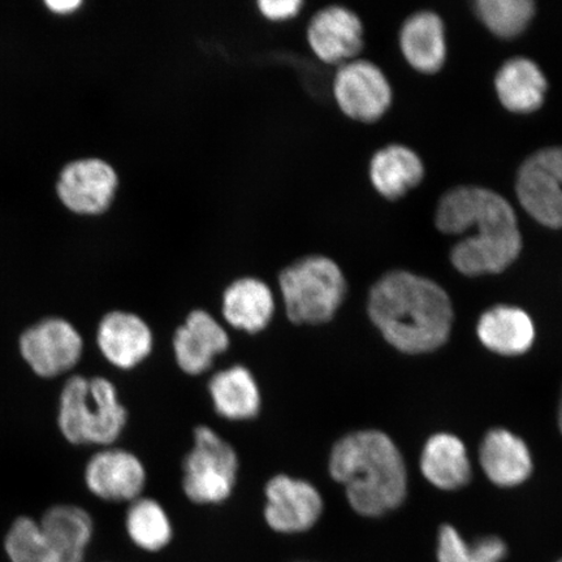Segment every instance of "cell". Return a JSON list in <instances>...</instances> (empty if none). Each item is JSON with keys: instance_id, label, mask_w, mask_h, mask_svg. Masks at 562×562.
Listing matches in <instances>:
<instances>
[{"instance_id": "6da1fadb", "label": "cell", "mask_w": 562, "mask_h": 562, "mask_svg": "<svg viewBox=\"0 0 562 562\" xmlns=\"http://www.w3.org/2000/svg\"><path fill=\"white\" fill-rule=\"evenodd\" d=\"M435 223L446 235L473 232L451 252L454 269L463 276L501 273L521 255L522 235L516 211L503 195L490 189H452L439 201Z\"/></svg>"}, {"instance_id": "7a4b0ae2", "label": "cell", "mask_w": 562, "mask_h": 562, "mask_svg": "<svg viewBox=\"0 0 562 562\" xmlns=\"http://www.w3.org/2000/svg\"><path fill=\"white\" fill-rule=\"evenodd\" d=\"M368 311L384 339L405 353L435 350L451 333L453 308L447 292L412 272L393 271L378 280Z\"/></svg>"}, {"instance_id": "3957f363", "label": "cell", "mask_w": 562, "mask_h": 562, "mask_svg": "<svg viewBox=\"0 0 562 562\" xmlns=\"http://www.w3.org/2000/svg\"><path fill=\"white\" fill-rule=\"evenodd\" d=\"M328 472L346 487L351 509L363 517L383 516L404 502L407 481L403 456L381 431L351 432L336 441Z\"/></svg>"}, {"instance_id": "277c9868", "label": "cell", "mask_w": 562, "mask_h": 562, "mask_svg": "<svg viewBox=\"0 0 562 562\" xmlns=\"http://www.w3.org/2000/svg\"><path fill=\"white\" fill-rule=\"evenodd\" d=\"M58 424L75 446L111 447L122 437L128 412L108 378H69L61 391Z\"/></svg>"}, {"instance_id": "5b68a950", "label": "cell", "mask_w": 562, "mask_h": 562, "mask_svg": "<svg viewBox=\"0 0 562 562\" xmlns=\"http://www.w3.org/2000/svg\"><path fill=\"white\" fill-rule=\"evenodd\" d=\"M279 288L286 318L297 326L325 325L347 296L340 266L325 256H307L285 267Z\"/></svg>"}, {"instance_id": "8992f818", "label": "cell", "mask_w": 562, "mask_h": 562, "mask_svg": "<svg viewBox=\"0 0 562 562\" xmlns=\"http://www.w3.org/2000/svg\"><path fill=\"white\" fill-rule=\"evenodd\" d=\"M240 459L234 446L214 428H194L193 446L182 461V492L196 505H221L236 488Z\"/></svg>"}, {"instance_id": "52a82bcc", "label": "cell", "mask_w": 562, "mask_h": 562, "mask_svg": "<svg viewBox=\"0 0 562 562\" xmlns=\"http://www.w3.org/2000/svg\"><path fill=\"white\" fill-rule=\"evenodd\" d=\"M516 193L533 221L562 229V146L546 147L524 161L517 173Z\"/></svg>"}, {"instance_id": "ba28073f", "label": "cell", "mask_w": 562, "mask_h": 562, "mask_svg": "<svg viewBox=\"0 0 562 562\" xmlns=\"http://www.w3.org/2000/svg\"><path fill=\"white\" fill-rule=\"evenodd\" d=\"M265 498V522L283 536L312 530L325 510V501L313 483L288 474L267 481Z\"/></svg>"}, {"instance_id": "9c48e42d", "label": "cell", "mask_w": 562, "mask_h": 562, "mask_svg": "<svg viewBox=\"0 0 562 562\" xmlns=\"http://www.w3.org/2000/svg\"><path fill=\"white\" fill-rule=\"evenodd\" d=\"M334 98L344 115L360 123H374L390 110L393 93L389 79L375 63L355 59L337 68Z\"/></svg>"}, {"instance_id": "30bf717a", "label": "cell", "mask_w": 562, "mask_h": 562, "mask_svg": "<svg viewBox=\"0 0 562 562\" xmlns=\"http://www.w3.org/2000/svg\"><path fill=\"white\" fill-rule=\"evenodd\" d=\"M20 353L35 374L55 378L66 374L80 362L83 340L72 323L47 318L21 335Z\"/></svg>"}, {"instance_id": "8fae6325", "label": "cell", "mask_w": 562, "mask_h": 562, "mask_svg": "<svg viewBox=\"0 0 562 562\" xmlns=\"http://www.w3.org/2000/svg\"><path fill=\"white\" fill-rule=\"evenodd\" d=\"M86 484L95 497L110 503H132L144 496L147 472L139 457L123 448L104 447L87 463Z\"/></svg>"}, {"instance_id": "7c38bea8", "label": "cell", "mask_w": 562, "mask_h": 562, "mask_svg": "<svg viewBox=\"0 0 562 562\" xmlns=\"http://www.w3.org/2000/svg\"><path fill=\"white\" fill-rule=\"evenodd\" d=\"M231 337L226 326L203 308L189 313L176 329L172 350L176 364L187 375L205 374L217 357L226 353Z\"/></svg>"}, {"instance_id": "4fadbf2b", "label": "cell", "mask_w": 562, "mask_h": 562, "mask_svg": "<svg viewBox=\"0 0 562 562\" xmlns=\"http://www.w3.org/2000/svg\"><path fill=\"white\" fill-rule=\"evenodd\" d=\"M306 37L316 58L340 67L357 59L362 52L364 30L355 11L342 5H328L312 18Z\"/></svg>"}, {"instance_id": "5bb4252c", "label": "cell", "mask_w": 562, "mask_h": 562, "mask_svg": "<svg viewBox=\"0 0 562 562\" xmlns=\"http://www.w3.org/2000/svg\"><path fill=\"white\" fill-rule=\"evenodd\" d=\"M117 186V175L108 161L89 158L76 160L63 170L58 193L74 213L98 215L111 206Z\"/></svg>"}, {"instance_id": "9a60e30c", "label": "cell", "mask_w": 562, "mask_h": 562, "mask_svg": "<svg viewBox=\"0 0 562 562\" xmlns=\"http://www.w3.org/2000/svg\"><path fill=\"white\" fill-rule=\"evenodd\" d=\"M97 346L112 367L123 371L135 370L153 353V329L136 313L110 312L98 325Z\"/></svg>"}, {"instance_id": "2e32d148", "label": "cell", "mask_w": 562, "mask_h": 562, "mask_svg": "<svg viewBox=\"0 0 562 562\" xmlns=\"http://www.w3.org/2000/svg\"><path fill=\"white\" fill-rule=\"evenodd\" d=\"M277 313V300L263 280L245 277L232 281L222 296V315L226 325L249 335L261 334Z\"/></svg>"}, {"instance_id": "e0dca14e", "label": "cell", "mask_w": 562, "mask_h": 562, "mask_svg": "<svg viewBox=\"0 0 562 562\" xmlns=\"http://www.w3.org/2000/svg\"><path fill=\"white\" fill-rule=\"evenodd\" d=\"M400 50L417 72L438 74L447 60L446 26L438 13L419 11L404 21L400 31Z\"/></svg>"}, {"instance_id": "ac0fdd59", "label": "cell", "mask_w": 562, "mask_h": 562, "mask_svg": "<svg viewBox=\"0 0 562 562\" xmlns=\"http://www.w3.org/2000/svg\"><path fill=\"white\" fill-rule=\"evenodd\" d=\"M217 416L231 422L255 419L262 409V392L255 374L244 364L216 371L207 384Z\"/></svg>"}, {"instance_id": "d6986e66", "label": "cell", "mask_w": 562, "mask_h": 562, "mask_svg": "<svg viewBox=\"0 0 562 562\" xmlns=\"http://www.w3.org/2000/svg\"><path fill=\"white\" fill-rule=\"evenodd\" d=\"M495 90L504 109L513 114L529 115L542 108L548 81L536 61L517 56L497 70Z\"/></svg>"}, {"instance_id": "ffe728a7", "label": "cell", "mask_w": 562, "mask_h": 562, "mask_svg": "<svg viewBox=\"0 0 562 562\" xmlns=\"http://www.w3.org/2000/svg\"><path fill=\"white\" fill-rule=\"evenodd\" d=\"M425 165L418 154L405 145L384 146L371 158L372 187L385 200L397 201L425 179Z\"/></svg>"}, {"instance_id": "44dd1931", "label": "cell", "mask_w": 562, "mask_h": 562, "mask_svg": "<svg viewBox=\"0 0 562 562\" xmlns=\"http://www.w3.org/2000/svg\"><path fill=\"white\" fill-rule=\"evenodd\" d=\"M481 463L488 480L502 487L518 486L532 472L529 448L507 430H492L481 446Z\"/></svg>"}, {"instance_id": "7402d4cb", "label": "cell", "mask_w": 562, "mask_h": 562, "mask_svg": "<svg viewBox=\"0 0 562 562\" xmlns=\"http://www.w3.org/2000/svg\"><path fill=\"white\" fill-rule=\"evenodd\" d=\"M477 336L484 347L503 356H518L529 350L536 328L521 308L496 306L481 316Z\"/></svg>"}, {"instance_id": "603a6c76", "label": "cell", "mask_w": 562, "mask_h": 562, "mask_svg": "<svg viewBox=\"0 0 562 562\" xmlns=\"http://www.w3.org/2000/svg\"><path fill=\"white\" fill-rule=\"evenodd\" d=\"M420 469L426 480L441 490L465 486L472 475L465 446L449 434L435 435L427 441Z\"/></svg>"}, {"instance_id": "cb8c5ba5", "label": "cell", "mask_w": 562, "mask_h": 562, "mask_svg": "<svg viewBox=\"0 0 562 562\" xmlns=\"http://www.w3.org/2000/svg\"><path fill=\"white\" fill-rule=\"evenodd\" d=\"M40 526L53 544L68 558L83 562L94 536V521L76 505L61 504L45 512Z\"/></svg>"}, {"instance_id": "d4e9b609", "label": "cell", "mask_w": 562, "mask_h": 562, "mask_svg": "<svg viewBox=\"0 0 562 562\" xmlns=\"http://www.w3.org/2000/svg\"><path fill=\"white\" fill-rule=\"evenodd\" d=\"M125 530L139 550L156 553L172 542L173 526L164 505L156 498L140 496L130 503Z\"/></svg>"}, {"instance_id": "484cf974", "label": "cell", "mask_w": 562, "mask_h": 562, "mask_svg": "<svg viewBox=\"0 0 562 562\" xmlns=\"http://www.w3.org/2000/svg\"><path fill=\"white\" fill-rule=\"evenodd\" d=\"M4 551L10 562H80L60 552L31 517L13 521L4 539Z\"/></svg>"}, {"instance_id": "4316f807", "label": "cell", "mask_w": 562, "mask_h": 562, "mask_svg": "<svg viewBox=\"0 0 562 562\" xmlns=\"http://www.w3.org/2000/svg\"><path fill=\"white\" fill-rule=\"evenodd\" d=\"M474 7L481 23L503 40L521 35L537 12L536 4L530 0H480Z\"/></svg>"}, {"instance_id": "83f0119b", "label": "cell", "mask_w": 562, "mask_h": 562, "mask_svg": "<svg viewBox=\"0 0 562 562\" xmlns=\"http://www.w3.org/2000/svg\"><path fill=\"white\" fill-rule=\"evenodd\" d=\"M507 557V546L501 538L487 537L468 544L452 526L439 531V562H502Z\"/></svg>"}, {"instance_id": "f1b7e54d", "label": "cell", "mask_w": 562, "mask_h": 562, "mask_svg": "<svg viewBox=\"0 0 562 562\" xmlns=\"http://www.w3.org/2000/svg\"><path fill=\"white\" fill-rule=\"evenodd\" d=\"M304 2L301 0H261L258 9L267 20L285 21L299 15Z\"/></svg>"}, {"instance_id": "f546056e", "label": "cell", "mask_w": 562, "mask_h": 562, "mask_svg": "<svg viewBox=\"0 0 562 562\" xmlns=\"http://www.w3.org/2000/svg\"><path fill=\"white\" fill-rule=\"evenodd\" d=\"M46 4L56 13H70L79 9L82 3L80 0H48Z\"/></svg>"}, {"instance_id": "4dcf8cb0", "label": "cell", "mask_w": 562, "mask_h": 562, "mask_svg": "<svg viewBox=\"0 0 562 562\" xmlns=\"http://www.w3.org/2000/svg\"><path fill=\"white\" fill-rule=\"evenodd\" d=\"M559 426H560V431L562 434V397H561L560 409H559Z\"/></svg>"}, {"instance_id": "1f68e13d", "label": "cell", "mask_w": 562, "mask_h": 562, "mask_svg": "<svg viewBox=\"0 0 562 562\" xmlns=\"http://www.w3.org/2000/svg\"><path fill=\"white\" fill-rule=\"evenodd\" d=\"M559 562H562V560H561V561H559Z\"/></svg>"}]
</instances>
